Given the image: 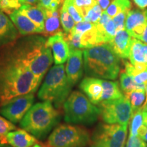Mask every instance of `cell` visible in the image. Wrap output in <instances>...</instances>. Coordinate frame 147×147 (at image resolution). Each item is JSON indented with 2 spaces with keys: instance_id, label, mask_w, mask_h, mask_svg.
I'll use <instances>...</instances> for the list:
<instances>
[{
  "instance_id": "d6986e66",
  "label": "cell",
  "mask_w": 147,
  "mask_h": 147,
  "mask_svg": "<svg viewBox=\"0 0 147 147\" xmlns=\"http://www.w3.org/2000/svg\"><path fill=\"white\" fill-rule=\"evenodd\" d=\"M6 142L12 147H33L37 144V139L26 130L18 129L8 134Z\"/></svg>"
},
{
  "instance_id": "8d00e7d4",
  "label": "cell",
  "mask_w": 147,
  "mask_h": 147,
  "mask_svg": "<svg viewBox=\"0 0 147 147\" xmlns=\"http://www.w3.org/2000/svg\"><path fill=\"white\" fill-rule=\"evenodd\" d=\"M134 81L136 84H145L147 83V69L142 71L138 74L133 77Z\"/></svg>"
},
{
  "instance_id": "ac0fdd59",
  "label": "cell",
  "mask_w": 147,
  "mask_h": 147,
  "mask_svg": "<svg viewBox=\"0 0 147 147\" xmlns=\"http://www.w3.org/2000/svg\"><path fill=\"white\" fill-rule=\"evenodd\" d=\"M10 18L18 29L19 34L22 36L42 34L43 32L34 22L31 21L27 16L20 12L18 10L11 13Z\"/></svg>"
},
{
  "instance_id": "30bf717a",
  "label": "cell",
  "mask_w": 147,
  "mask_h": 147,
  "mask_svg": "<svg viewBox=\"0 0 147 147\" xmlns=\"http://www.w3.org/2000/svg\"><path fill=\"white\" fill-rule=\"evenodd\" d=\"M34 100V93L14 97L0 107V115L13 123H18L32 108Z\"/></svg>"
},
{
  "instance_id": "ffe728a7",
  "label": "cell",
  "mask_w": 147,
  "mask_h": 147,
  "mask_svg": "<svg viewBox=\"0 0 147 147\" xmlns=\"http://www.w3.org/2000/svg\"><path fill=\"white\" fill-rule=\"evenodd\" d=\"M18 10L24 15L27 16L42 32H44L46 16L43 8L38 5L23 4Z\"/></svg>"
},
{
  "instance_id": "ba28073f",
  "label": "cell",
  "mask_w": 147,
  "mask_h": 147,
  "mask_svg": "<svg viewBox=\"0 0 147 147\" xmlns=\"http://www.w3.org/2000/svg\"><path fill=\"white\" fill-rule=\"evenodd\" d=\"M127 125L100 123L91 134L89 147H125Z\"/></svg>"
},
{
  "instance_id": "6da1fadb",
  "label": "cell",
  "mask_w": 147,
  "mask_h": 147,
  "mask_svg": "<svg viewBox=\"0 0 147 147\" xmlns=\"http://www.w3.org/2000/svg\"><path fill=\"white\" fill-rule=\"evenodd\" d=\"M40 83L20 59L14 42L0 48V107L14 97L35 93Z\"/></svg>"
},
{
  "instance_id": "e575fe53",
  "label": "cell",
  "mask_w": 147,
  "mask_h": 147,
  "mask_svg": "<svg viewBox=\"0 0 147 147\" xmlns=\"http://www.w3.org/2000/svg\"><path fill=\"white\" fill-rule=\"evenodd\" d=\"M128 12L129 11H123V12H121L117 14L115 17L113 18L114 23L117 27V32L125 29V23L126 17Z\"/></svg>"
},
{
  "instance_id": "7a4b0ae2",
  "label": "cell",
  "mask_w": 147,
  "mask_h": 147,
  "mask_svg": "<svg viewBox=\"0 0 147 147\" xmlns=\"http://www.w3.org/2000/svg\"><path fill=\"white\" fill-rule=\"evenodd\" d=\"M14 45L23 63L41 82L54 61L47 40L44 37L31 36L18 40Z\"/></svg>"
},
{
  "instance_id": "3957f363",
  "label": "cell",
  "mask_w": 147,
  "mask_h": 147,
  "mask_svg": "<svg viewBox=\"0 0 147 147\" xmlns=\"http://www.w3.org/2000/svg\"><path fill=\"white\" fill-rule=\"evenodd\" d=\"M84 71L89 77L115 80L120 72V59L109 44L83 51Z\"/></svg>"
},
{
  "instance_id": "9c48e42d",
  "label": "cell",
  "mask_w": 147,
  "mask_h": 147,
  "mask_svg": "<svg viewBox=\"0 0 147 147\" xmlns=\"http://www.w3.org/2000/svg\"><path fill=\"white\" fill-rule=\"evenodd\" d=\"M100 117L108 124L128 125L132 116L130 103L125 96L113 100H105L98 104Z\"/></svg>"
},
{
  "instance_id": "4fadbf2b",
  "label": "cell",
  "mask_w": 147,
  "mask_h": 147,
  "mask_svg": "<svg viewBox=\"0 0 147 147\" xmlns=\"http://www.w3.org/2000/svg\"><path fill=\"white\" fill-rule=\"evenodd\" d=\"M47 45L53 51L55 65H61L68 59L70 53L69 45L64 37V33L60 31L57 34L49 36Z\"/></svg>"
},
{
  "instance_id": "d4e9b609",
  "label": "cell",
  "mask_w": 147,
  "mask_h": 147,
  "mask_svg": "<svg viewBox=\"0 0 147 147\" xmlns=\"http://www.w3.org/2000/svg\"><path fill=\"white\" fill-rule=\"evenodd\" d=\"M120 87L124 94L136 89H144L145 84H136L134 81L133 76H129L126 72H121L119 76Z\"/></svg>"
},
{
  "instance_id": "b9f144b4",
  "label": "cell",
  "mask_w": 147,
  "mask_h": 147,
  "mask_svg": "<svg viewBox=\"0 0 147 147\" xmlns=\"http://www.w3.org/2000/svg\"><path fill=\"white\" fill-rule=\"evenodd\" d=\"M145 93H146V102H145L144 106L147 105V83L146 84V87H145ZM143 107V108H144Z\"/></svg>"
},
{
  "instance_id": "52a82bcc",
  "label": "cell",
  "mask_w": 147,
  "mask_h": 147,
  "mask_svg": "<svg viewBox=\"0 0 147 147\" xmlns=\"http://www.w3.org/2000/svg\"><path fill=\"white\" fill-rule=\"evenodd\" d=\"M91 139V133L84 127L61 124L48 138L47 147H87Z\"/></svg>"
},
{
  "instance_id": "603a6c76",
  "label": "cell",
  "mask_w": 147,
  "mask_h": 147,
  "mask_svg": "<svg viewBox=\"0 0 147 147\" xmlns=\"http://www.w3.org/2000/svg\"><path fill=\"white\" fill-rule=\"evenodd\" d=\"M102 101L116 100L124 96L119 88L118 82L102 79Z\"/></svg>"
},
{
  "instance_id": "f6af8a7d",
  "label": "cell",
  "mask_w": 147,
  "mask_h": 147,
  "mask_svg": "<svg viewBox=\"0 0 147 147\" xmlns=\"http://www.w3.org/2000/svg\"><path fill=\"white\" fill-rule=\"evenodd\" d=\"M142 109H144V110H146V111L147 112V105H146V106H144V107L142 108Z\"/></svg>"
},
{
  "instance_id": "f907efd6",
  "label": "cell",
  "mask_w": 147,
  "mask_h": 147,
  "mask_svg": "<svg viewBox=\"0 0 147 147\" xmlns=\"http://www.w3.org/2000/svg\"><path fill=\"white\" fill-rule=\"evenodd\" d=\"M146 147H147V146H146Z\"/></svg>"
},
{
  "instance_id": "bcb514c9",
  "label": "cell",
  "mask_w": 147,
  "mask_h": 147,
  "mask_svg": "<svg viewBox=\"0 0 147 147\" xmlns=\"http://www.w3.org/2000/svg\"><path fill=\"white\" fill-rule=\"evenodd\" d=\"M1 138H0V143H1Z\"/></svg>"
},
{
  "instance_id": "7bdbcfd3",
  "label": "cell",
  "mask_w": 147,
  "mask_h": 147,
  "mask_svg": "<svg viewBox=\"0 0 147 147\" xmlns=\"http://www.w3.org/2000/svg\"><path fill=\"white\" fill-rule=\"evenodd\" d=\"M0 147H12L10 145H8L7 144H0Z\"/></svg>"
},
{
  "instance_id": "e0dca14e",
  "label": "cell",
  "mask_w": 147,
  "mask_h": 147,
  "mask_svg": "<svg viewBox=\"0 0 147 147\" xmlns=\"http://www.w3.org/2000/svg\"><path fill=\"white\" fill-rule=\"evenodd\" d=\"M133 38L125 29L119 31L109 45L116 55L121 59H128Z\"/></svg>"
},
{
  "instance_id": "836d02e7",
  "label": "cell",
  "mask_w": 147,
  "mask_h": 147,
  "mask_svg": "<svg viewBox=\"0 0 147 147\" xmlns=\"http://www.w3.org/2000/svg\"><path fill=\"white\" fill-rule=\"evenodd\" d=\"M61 2V0H38V5L47 10H57Z\"/></svg>"
},
{
  "instance_id": "74e56055",
  "label": "cell",
  "mask_w": 147,
  "mask_h": 147,
  "mask_svg": "<svg viewBox=\"0 0 147 147\" xmlns=\"http://www.w3.org/2000/svg\"><path fill=\"white\" fill-rule=\"evenodd\" d=\"M103 11H106L110 4V0H96Z\"/></svg>"
},
{
  "instance_id": "681fc988",
  "label": "cell",
  "mask_w": 147,
  "mask_h": 147,
  "mask_svg": "<svg viewBox=\"0 0 147 147\" xmlns=\"http://www.w3.org/2000/svg\"><path fill=\"white\" fill-rule=\"evenodd\" d=\"M3 1V0H0V1Z\"/></svg>"
},
{
  "instance_id": "60d3db41",
  "label": "cell",
  "mask_w": 147,
  "mask_h": 147,
  "mask_svg": "<svg viewBox=\"0 0 147 147\" xmlns=\"http://www.w3.org/2000/svg\"><path fill=\"white\" fill-rule=\"evenodd\" d=\"M22 4H29V5H36L38 3V0H19Z\"/></svg>"
},
{
  "instance_id": "8fae6325",
  "label": "cell",
  "mask_w": 147,
  "mask_h": 147,
  "mask_svg": "<svg viewBox=\"0 0 147 147\" xmlns=\"http://www.w3.org/2000/svg\"><path fill=\"white\" fill-rule=\"evenodd\" d=\"M71 32L77 33L80 36L82 49H90L105 44L94 23L84 21L80 22L76 24Z\"/></svg>"
},
{
  "instance_id": "7402d4cb",
  "label": "cell",
  "mask_w": 147,
  "mask_h": 147,
  "mask_svg": "<svg viewBox=\"0 0 147 147\" xmlns=\"http://www.w3.org/2000/svg\"><path fill=\"white\" fill-rule=\"evenodd\" d=\"M129 59L132 64H147V45L133 38Z\"/></svg>"
},
{
  "instance_id": "f1b7e54d",
  "label": "cell",
  "mask_w": 147,
  "mask_h": 147,
  "mask_svg": "<svg viewBox=\"0 0 147 147\" xmlns=\"http://www.w3.org/2000/svg\"><path fill=\"white\" fill-rule=\"evenodd\" d=\"M16 129L13 123L0 115V138L1 139L0 144H7L6 136L10 131L16 130Z\"/></svg>"
},
{
  "instance_id": "2e32d148",
  "label": "cell",
  "mask_w": 147,
  "mask_h": 147,
  "mask_svg": "<svg viewBox=\"0 0 147 147\" xmlns=\"http://www.w3.org/2000/svg\"><path fill=\"white\" fill-rule=\"evenodd\" d=\"M18 33L10 18L0 10V48L15 42Z\"/></svg>"
},
{
  "instance_id": "7c38bea8",
  "label": "cell",
  "mask_w": 147,
  "mask_h": 147,
  "mask_svg": "<svg viewBox=\"0 0 147 147\" xmlns=\"http://www.w3.org/2000/svg\"><path fill=\"white\" fill-rule=\"evenodd\" d=\"M147 25V9H134L127 15L125 29L133 38L139 40Z\"/></svg>"
},
{
  "instance_id": "484cf974",
  "label": "cell",
  "mask_w": 147,
  "mask_h": 147,
  "mask_svg": "<svg viewBox=\"0 0 147 147\" xmlns=\"http://www.w3.org/2000/svg\"><path fill=\"white\" fill-rule=\"evenodd\" d=\"M132 3L130 0H113L106 12L110 17H113L123 11L131 10Z\"/></svg>"
},
{
  "instance_id": "ab89813d",
  "label": "cell",
  "mask_w": 147,
  "mask_h": 147,
  "mask_svg": "<svg viewBox=\"0 0 147 147\" xmlns=\"http://www.w3.org/2000/svg\"><path fill=\"white\" fill-rule=\"evenodd\" d=\"M139 40H140L141 42H143V43L147 45V25L146 27H145L144 32H143L142 35L140 37Z\"/></svg>"
},
{
  "instance_id": "7dc6e473",
  "label": "cell",
  "mask_w": 147,
  "mask_h": 147,
  "mask_svg": "<svg viewBox=\"0 0 147 147\" xmlns=\"http://www.w3.org/2000/svg\"><path fill=\"white\" fill-rule=\"evenodd\" d=\"M1 4H0V10H1Z\"/></svg>"
},
{
  "instance_id": "4316f807",
  "label": "cell",
  "mask_w": 147,
  "mask_h": 147,
  "mask_svg": "<svg viewBox=\"0 0 147 147\" xmlns=\"http://www.w3.org/2000/svg\"><path fill=\"white\" fill-rule=\"evenodd\" d=\"M60 21L65 34H69L74 28L76 22L68 13L65 7L63 5L60 9Z\"/></svg>"
},
{
  "instance_id": "f35d334b",
  "label": "cell",
  "mask_w": 147,
  "mask_h": 147,
  "mask_svg": "<svg viewBox=\"0 0 147 147\" xmlns=\"http://www.w3.org/2000/svg\"><path fill=\"white\" fill-rule=\"evenodd\" d=\"M133 1L140 9H145L147 8V0H133Z\"/></svg>"
},
{
  "instance_id": "cb8c5ba5",
  "label": "cell",
  "mask_w": 147,
  "mask_h": 147,
  "mask_svg": "<svg viewBox=\"0 0 147 147\" xmlns=\"http://www.w3.org/2000/svg\"><path fill=\"white\" fill-rule=\"evenodd\" d=\"M131 105L132 113L142 109L146 102V93L144 89H136L123 94Z\"/></svg>"
},
{
  "instance_id": "ee69618b",
  "label": "cell",
  "mask_w": 147,
  "mask_h": 147,
  "mask_svg": "<svg viewBox=\"0 0 147 147\" xmlns=\"http://www.w3.org/2000/svg\"><path fill=\"white\" fill-rule=\"evenodd\" d=\"M33 147H44V146H42V145H40V144H36Z\"/></svg>"
},
{
  "instance_id": "4dcf8cb0",
  "label": "cell",
  "mask_w": 147,
  "mask_h": 147,
  "mask_svg": "<svg viewBox=\"0 0 147 147\" xmlns=\"http://www.w3.org/2000/svg\"><path fill=\"white\" fill-rule=\"evenodd\" d=\"M102 9L100 5L97 3L87 12L86 15L84 16V21L91 23H97L102 16Z\"/></svg>"
},
{
  "instance_id": "44dd1931",
  "label": "cell",
  "mask_w": 147,
  "mask_h": 147,
  "mask_svg": "<svg viewBox=\"0 0 147 147\" xmlns=\"http://www.w3.org/2000/svg\"><path fill=\"white\" fill-rule=\"evenodd\" d=\"M45 11L46 19L45 29L42 34L44 36L49 37L57 34L60 31V18L57 10H50L43 8Z\"/></svg>"
},
{
  "instance_id": "5bb4252c",
  "label": "cell",
  "mask_w": 147,
  "mask_h": 147,
  "mask_svg": "<svg viewBox=\"0 0 147 147\" xmlns=\"http://www.w3.org/2000/svg\"><path fill=\"white\" fill-rule=\"evenodd\" d=\"M83 70V51L80 49H70L69 58L65 65V73L71 85L74 86L80 80Z\"/></svg>"
},
{
  "instance_id": "83f0119b",
  "label": "cell",
  "mask_w": 147,
  "mask_h": 147,
  "mask_svg": "<svg viewBox=\"0 0 147 147\" xmlns=\"http://www.w3.org/2000/svg\"><path fill=\"white\" fill-rule=\"evenodd\" d=\"M143 112L142 109L138 110L132 113L131 123L129 127L130 136H137L138 129L143 124Z\"/></svg>"
},
{
  "instance_id": "c3c4849f",
  "label": "cell",
  "mask_w": 147,
  "mask_h": 147,
  "mask_svg": "<svg viewBox=\"0 0 147 147\" xmlns=\"http://www.w3.org/2000/svg\"><path fill=\"white\" fill-rule=\"evenodd\" d=\"M61 1H62V2H63V1H64V0H61Z\"/></svg>"
},
{
  "instance_id": "d590c367",
  "label": "cell",
  "mask_w": 147,
  "mask_h": 147,
  "mask_svg": "<svg viewBox=\"0 0 147 147\" xmlns=\"http://www.w3.org/2000/svg\"><path fill=\"white\" fill-rule=\"evenodd\" d=\"M147 144L143 140L137 136H129L128 140L127 141L126 145L125 147H146Z\"/></svg>"
},
{
  "instance_id": "f546056e",
  "label": "cell",
  "mask_w": 147,
  "mask_h": 147,
  "mask_svg": "<svg viewBox=\"0 0 147 147\" xmlns=\"http://www.w3.org/2000/svg\"><path fill=\"white\" fill-rule=\"evenodd\" d=\"M63 5L65 7L68 13L70 14L76 23L84 21V16L80 10L74 3V0H64Z\"/></svg>"
},
{
  "instance_id": "8992f818",
  "label": "cell",
  "mask_w": 147,
  "mask_h": 147,
  "mask_svg": "<svg viewBox=\"0 0 147 147\" xmlns=\"http://www.w3.org/2000/svg\"><path fill=\"white\" fill-rule=\"evenodd\" d=\"M64 120L69 124L91 125L100 117V110L82 92H71L63 104Z\"/></svg>"
},
{
  "instance_id": "277c9868",
  "label": "cell",
  "mask_w": 147,
  "mask_h": 147,
  "mask_svg": "<svg viewBox=\"0 0 147 147\" xmlns=\"http://www.w3.org/2000/svg\"><path fill=\"white\" fill-rule=\"evenodd\" d=\"M61 113L49 101L36 103L20 122L22 129L38 140H44L60 122Z\"/></svg>"
},
{
  "instance_id": "9a60e30c",
  "label": "cell",
  "mask_w": 147,
  "mask_h": 147,
  "mask_svg": "<svg viewBox=\"0 0 147 147\" xmlns=\"http://www.w3.org/2000/svg\"><path fill=\"white\" fill-rule=\"evenodd\" d=\"M81 91L95 105L102 102V79L94 77H85L79 86Z\"/></svg>"
},
{
  "instance_id": "1f68e13d",
  "label": "cell",
  "mask_w": 147,
  "mask_h": 147,
  "mask_svg": "<svg viewBox=\"0 0 147 147\" xmlns=\"http://www.w3.org/2000/svg\"><path fill=\"white\" fill-rule=\"evenodd\" d=\"M1 9L5 14L10 15L11 13L16 10H19L22 6V3L20 2L19 0H3L0 1Z\"/></svg>"
},
{
  "instance_id": "d6a6232c",
  "label": "cell",
  "mask_w": 147,
  "mask_h": 147,
  "mask_svg": "<svg viewBox=\"0 0 147 147\" xmlns=\"http://www.w3.org/2000/svg\"><path fill=\"white\" fill-rule=\"evenodd\" d=\"M74 3L84 16L90 9L97 3L96 0H74Z\"/></svg>"
},
{
  "instance_id": "5b68a950",
  "label": "cell",
  "mask_w": 147,
  "mask_h": 147,
  "mask_svg": "<svg viewBox=\"0 0 147 147\" xmlns=\"http://www.w3.org/2000/svg\"><path fill=\"white\" fill-rule=\"evenodd\" d=\"M72 87L64 65H55L48 72L38 97L42 101H49L55 108L60 109L70 95Z\"/></svg>"
}]
</instances>
